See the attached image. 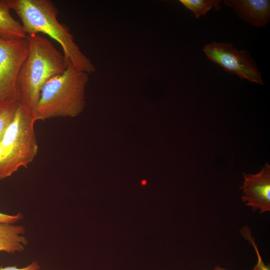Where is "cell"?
I'll return each mask as SVG.
<instances>
[{
  "label": "cell",
  "mask_w": 270,
  "mask_h": 270,
  "mask_svg": "<svg viewBox=\"0 0 270 270\" xmlns=\"http://www.w3.org/2000/svg\"><path fill=\"white\" fill-rule=\"evenodd\" d=\"M202 51L210 60L226 71L240 78L264 84L262 74L247 50L236 49L230 43L214 42L205 45Z\"/></svg>",
  "instance_id": "cell-6"
},
{
  "label": "cell",
  "mask_w": 270,
  "mask_h": 270,
  "mask_svg": "<svg viewBox=\"0 0 270 270\" xmlns=\"http://www.w3.org/2000/svg\"><path fill=\"white\" fill-rule=\"evenodd\" d=\"M3 105H4V104H3ZM3 105L0 106V108H1Z\"/></svg>",
  "instance_id": "cell-16"
},
{
  "label": "cell",
  "mask_w": 270,
  "mask_h": 270,
  "mask_svg": "<svg viewBox=\"0 0 270 270\" xmlns=\"http://www.w3.org/2000/svg\"><path fill=\"white\" fill-rule=\"evenodd\" d=\"M242 196L246 205L250 206L253 212L260 210L262 214L270 211V165L266 163L256 174L243 173Z\"/></svg>",
  "instance_id": "cell-7"
},
{
  "label": "cell",
  "mask_w": 270,
  "mask_h": 270,
  "mask_svg": "<svg viewBox=\"0 0 270 270\" xmlns=\"http://www.w3.org/2000/svg\"><path fill=\"white\" fill-rule=\"evenodd\" d=\"M88 74L76 69L69 62L64 73L46 82L31 110L36 121L78 115L85 106Z\"/></svg>",
  "instance_id": "cell-3"
},
{
  "label": "cell",
  "mask_w": 270,
  "mask_h": 270,
  "mask_svg": "<svg viewBox=\"0 0 270 270\" xmlns=\"http://www.w3.org/2000/svg\"><path fill=\"white\" fill-rule=\"evenodd\" d=\"M242 20L257 27L265 26L270 20L269 0H225Z\"/></svg>",
  "instance_id": "cell-8"
},
{
  "label": "cell",
  "mask_w": 270,
  "mask_h": 270,
  "mask_svg": "<svg viewBox=\"0 0 270 270\" xmlns=\"http://www.w3.org/2000/svg\"><path fill=\"white\" fill-rule=\"evenodd\" d=\"M30 110L18 103L14 116L0 140V180L26 168L37 154L38 145Z\"/></svg>",
  "instance_id": "cell-4"
},
{
  "label": "cell",
  "mask_w": 270,
  "mask_h": 270,
  "mask_svg": "<svg viewBox=\"0 0 270 270\" xmlns=\"http://www.w3.org/2000/svg\"><path fill=\"white\" fill-rule=\"evenodd\" d=\"M180 2L197 18L205 15L212 8L218 10L221 8L222 0H180Z\"/></svg>",
  "instance_id": "cell-11"
},
{
  "label": "cell",
  "mask_w": 270,
  "mask_h": 270,
  "mask_svg": "<svg viewBox=\"0 0 270 270\" xmlns=\"http://www.w3.org/2000/svg\"><path fill=\"white\" fill-rule=\"evenodd\" d=\"M22 226L0 222V252L9 254L22 252L28 244Z\"/></svg>",
  "instance_id": "cell-9"
},
{
  "label": "cell",
  "mask_w": 270,
  "mask_h": 270,
  "mask_svg": "<svg viewBox=\"0 0 270 270\" xmlns=\"http://www.w3.org/2000/svg\"><path fill=\"white\" fill-rule=\"evenodd\" d=\"M28 53L26 37L16 40L0 38V106L17 102V78Z\"/></svg>",
  "instance_id": "cell-5"
},
{
  "label": "cell",
  "mask_w": 270,
  "mask_h": 270,
  "mask_svg": "<svg viewBox=\"0 0 270 270\" xmlns=\"http://www.w3.org/2000/svg\"><path fill=\"white\" fill-rule=\"evenodd\" d=\"M213 270H228L223 268H222L220 267L217 266Z\"/></svg>",
  "instance_id": "cell-15"
},
{
  "label": "cell",
  "mask_w": 270,
  "mask_h": 270,
  "mask_svg": "<svg viewBox=\"0 0 270 270\" xmlns=\"http://www.w3.org/2000/svg\"><path fill=\"white\" fill-rule=\"evenodd\" d=\"M22 218V215L20 213L14 215H10L0 212V222L14 224L21 220Z\"/></svg>",
  "instance_id": "cell-13"
},
{
  "label": "cell",
  "mask_w": 270,
  "mask_h": 270,
  "mask_svg": "<svg viewBox=\"0 0 270 270\" xmlns=\"http://www.w3.org/2000/svg\"><path fill=\"white\" fill-rule=\"evenodd\" d=\"M40 268V266L38 262L36 261H34L24 268H19L15 266H10L4 268L0 267V270H38Z\"/></svg>",
  "instance_id": "cell-14"
},
{
  "label": "cell",
  "mask_w": 270,
  "mask_h": 270,
  "mask_svg": "<svg viewBox=\"0 0 270 270\" xmlns=\"http://www.w3.org/2000/svg\"><path fill=\"white\" fill-rule=\"evenodd\" d=\"M18 106L17 102H11L5 104L0 108V140L14 116Z\"/></svg>",
  "instance_id": "cell-12"
},
{
  "label": "cell",
  "mask_w": 270,
  "mask_h": 270,
  "mask_svg": "<svg viewBox=\"0 0 270 270\" xmlns=\"http://www.w3.org/2000/svg\"><path fill=\"white\" fill-rule=\"evenodd\" d=\"M12 10L21 20L27 35L42 33L56 41L62 46L66 60L76 69L88 74L96 70L94 66L80 50L74 36L57 17L58 8L50 0H8Z\"/></svg>",
  "instance_id": "cell-1"
},
{
  "label": "cell",
  "mask_w": 270,
  "mask_h": 270,
  "mask_svg": "<svg viewBox=\"0 0 270 270\" xmlns=\"http://www.w3.org/2000/svg\"><path fill=\"white\" fill-rule=\"evenodd\" d=\"M28 56L20 70L16 80L17 102L32 110L44 86L66 70L69 62L47 38L40 34L27 35Z\"/></svg>",
  "instance_id": "cell-2"
},
{
  "label": "cell",
  "mask_w": 270,
  "mask_h": 270,
  "mask_svg": "<svg viewBox=\"0 0 270 270\" xmlns=\"http://www.w3.org/2000/svg\"><path fill=\"white\" fill-rule=\"evenodd\" d=\"M8 0H0V38L16 40L26 38L21 22L12 16Z\"/></svg>",
  "instance_id": "cell-10"
}]
</instances>
